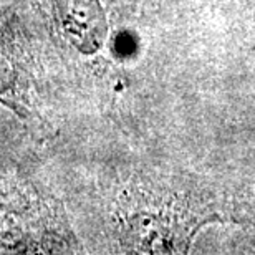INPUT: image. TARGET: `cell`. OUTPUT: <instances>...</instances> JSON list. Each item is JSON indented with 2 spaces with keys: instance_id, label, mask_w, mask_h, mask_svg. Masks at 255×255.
<instances>
[{
  "instance_id": "cell-2",
  "label": "cell",
  "mask_w": 255,
  "mask_h": 255,
  "mask_svg": "<svg viewBox=\"0 0 255 255\" xmlns=\"http://www.w3.org/2000/svg\"><path fill=\"white\" fill-rule=\"evenodd\" d=\"M50 252H80L60 202L27 177L0 169V254Z\"/></svg>"
},
{
  "instance_id": "cell-3",
  "label": "cell",
  "mask_w": 255,
  "mask_h": 255,
  "mask_svg": "<svg viewBox=\"0 0 255 255\" xmlns=\"http://www.w3.org/2000/svg\"><path fill=\"white\" fill-rule=\"evenodd\" d=\"M0 105L28 126H43L37 103L33 53L12 8L0 5Z\"/></svg>"
},
{
  "instance_id": "cell-1",
  "label": "cell",
  "mask_w": 255,
  "mask_h": 255,
  "mask_svg": "<svg viewBox=\"0 0 255 255\" xmlns=\"http://www.w3.org/2000/svg\"><path fill=\"white\" fill-rule=\"evenodd\" d=\"M222 221L211 199L179 182L134 176L110 206L116 252L187 254L204 227Z\"/></svg>"
},
{
  "instance_id": "cell-4",
  "label": "cell",
  "mask_w": 255,
  "mask_h": 255,
  "mask_svg": "<svg viewBox=\"0 0 255 255\" xmlns=\"http://www.w3.org/2000/svg\"><path fill=\"white\" fill-rule=\"evenodd\" d=\"M50 33L81 55L98 53L108 37V17L100 0H33Z\"/></svg>"
}]
</instances>
